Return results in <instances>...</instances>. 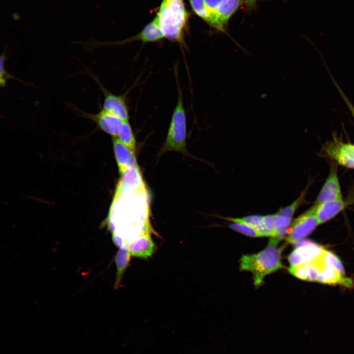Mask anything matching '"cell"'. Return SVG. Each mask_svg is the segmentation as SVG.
Instances as JSON below:
<instances>
[{"label": "cell", "instance_id": "obj_1", "mask_svg": "<svg viewBox=\"0 0 354 354\" xmlns=\"http://www.w3.org/2000/svg\"><path fill=\"white\" fill-rule=\"evenodd\" d=\"M156 16L164 37L185 45L189 13L184 0H162Z\"/></svg>", "mask_w": 354, "mask_h": 354}, {"label": "cell", "instance_id": "obj_2", "mask_svg": "<svg viewBox=\"0 0 354 354\" xmlns=\"http://www.w3.org/2000/svg\"><path fill=\"white\" fill-rule=\"evenodd\" d=\"M279 242L272 237L268 246L262 251L256 254L243 255L241 258L240 269L252 273L255 286L260 285L266 275L282 268L281 251L277 247Z\"/></svg>", "mask_w": 354, "mask_h": 354}, {"label": "cell", "instance_id": "obj_3", "mask_svg": "<svg viewBox=\"0 0 354 354\" xmlns=\"http://www.w3.org/2000/svg\"><path fill=\"white\" fill-rule=\"evenodd\" d=\"M186 119L182 93L178 89L177 105L174 110L163 151L184 153L186 146Z\"/></svg>", "mask_w": 354, "mask_h": 354}, {"label": "cell", "instance_id": "obj_4", "mask_svg": "<svg viewBox=\"0 0 354 354\" xmlns=\"http://www.w3.org/2000/svg\"><path fill=\"white\" fill-rule=\"evenodd\" d=\"M164 38L159 25L157 17L154 18L138 34L128 38L113 42H93L87 43L88 48L89 49L101 47L104 46L122 45L133 41L140 40L143 43L155 42L162 40Z\"/></svg>", "mask_w": 354, "mask_h": 354}, {"label": "cell", "instance_id": "obj_5", "mask_svg": "<svg viewBox=\"0 0 354 354\" xmlns=\"http://www.w3.org/2000/svg\"><path fill=\"white\" fill-rule=\"evenodd\" d=\"M89 75L103 93L102 109L122 121L128 120L129 111L126 101V93L116 95L112 93L103 86L98 77L90 73Z\"/></svg>", "mask_w": 354, "mask_h": 354}, {"label": "cell", "instance_id": "obj_6", "mask_svg": "<svg viewBox=\"0 0 354 354\" xmlns=\"http://www.w3.org/2000/svg\"><path fill=\"white\" fill-rule=\"evenodd\" d=\"M315 207L297 217L292 223L287 237L288 242L295 244L309 235L319 225L315 215Z\"/></svg>", "mask_w": 354, "mask_h": 354}, {"label": "cell", "instance_id": "obj_7", "mask_svg": "<svg viewBox=\"0 0 354 354\" xmlns=\"http://www.w3.org/2000/svg\"><path fill=\"white\" fill-rule=\"evenodd\" d=\"M121 178L117 185L114 200L127 193L141 192L145 185L138 166L130 168L120 174Z\"/></svg>", "mask_w": 354, "mask_h": 354}, {"label": "cell", "instance_id": "obj_8", "mask_svg": "<svg viewBox=\"0 0 354 354\" xmlns=\"http://www.w3.org/2000/svg\"><path fill=\"white\" fill-rule=\"evenodd\" d=\"M325 250L322 246L311 241H302L288 257L291 266L312 262L319 258Z\"/></svg>", "mask_w": 354, "mask_h": 354}, {"label": "cell", "instance_id": "obj_9", "mask_svg": "<svg viewBox=\"0 0 354 354\" xmlns=\"http://www.w3.org/2000/svg\"><path fill=\"white\" fill-rule=\"evenodd\" d=\"M73 107L82 117L95 123L98 129L112 137H117L118 128L122 120L102 109L96 114H91L84 112L75 106Z\"/></svg>", "mask_w": 354, "mask_h": 354}, {"label": "cell", "instance_id": "obj_10", "mask_svg": "<svg viewBox=\"0 0 354 354\" xmlns=\"http://www.w3.org/2000/svg\"><path fill=\"white\" fill-rule=\"evenodd\" d=\"M324 150L339 164L354 169V145L339 142L334 138L325 146Z\"/></svg>", "mask_w": 354, "mask_h": 354}, {"label": "cell", "instance_id": "obj_11", "mask_svg": "<svg viewBox=\"0 0 354 354\" xmlns=\"http://www.w3.org/2000/svg\"><path fill=\"white\" fill-rule=\"evenodd\" d=\"M342 192L338 179L337 167L331 165L329 175L318 196L314 205L335 200H342Z\"/></svg>", "mask_w": 354, "mask_h": 354}, {"label": "cell", "instance_id": "obj_12", "mask_svg": "<svg viewBox=\"0 0 354 354\" xmlns=\"http://www.w3.org/2000/svg\"><path fill=\"white\" fill-rule=\"evenodd\" d=\"M145 231L129 245L131 256L147 259L154 252L155 244L149 232V226L147 223Z\"/></svg>", "mask_w": 354, "mask_h": 354}, {"label": "cell", "instance_id": "obj_13", "mask_svg": "<svg viewBox=\"0 0 354 354\" xmlns=\"http://www.w3.org/2000/svg\"><path fill=\"white\" fill-rule=\"evenodd\" d=\"M321 256L316 260L319 267L316 282L330 285L340 284L346 287L353 286V282L351 279L335 269L325 266L321 260Z\"/></svg>", "mask_w": 354, "mask_h": 354}, {"label": "cell", "instance_id": "obj_14", "mask_svg": "<svg viewBox=\"0 0 354 354\" xmlns=\"http://www.w3.org/2000/svg\"><path fill=\"white\" fill-rule=\"evenodd\" d=\"M114 152L119 174L127 169L138 166L134 152L124 145L117 137H112Z\"/></svg>", "mask_w": 354, "mask_h": 354}, {"label": "cell", "instance_id": "obj_15", "mask_svg": "<svg viewBox=\"0 0 354 354\" xmlns=\"http://www.w3.org/2000/svg\"><path fill=\"white\" fill-rule=\"evenodd\" d=\"M244 4V0H222L216 10L218 31L226 33L229 20Z\"/></svg>", "mask_w": 354, "mask_h": 354}, {"label": "cell", "instance_id": "obj_16", "mask_svg": "<svg viewBox=\"0 0 354 354\" xmlns=\"http://www.w3.org/2000/svg\"><path fill=\"white\" fill-rule=\"evenodd\" d=\"M348 203L343 200L327 201L321 203L315 207V215L319 224L324 223L337 215L344 209Z\"/></svg>", "mask_w": 354, "mask_h": 354}, {"label": "cell", "instance_id": "obj_17", "mask_svg": "<svg viewBox=\"0 0 354 354\" xmlns=\"http://www.w3.org/2000/svg\"><path fill=\"white\" fill-rule=\"evenodd\" d=\"M129 245L127 243L124 242L119 247L115 256V260L117 269L114 286L115 289H117L119 287L123 274L129 264L131 255L129 252Z\"/></svg>", "mask_w": 354, "mask_h": 354}, {"label": "cell", "instance_id": "obj_18", "mask_svg": "<svg viewBox=\"0 0 354 354\" xmlns=\"http://www.w3.org/2000/svg\"><path fill=\"white\" fill-rule=\"evenodd\" d=\"M117 137L124 145L135 152L136 140L128 120L121 121Z\"/></svg>", "mask_w": 354, "mask_h": 354}, {"label": "cell", "instance_id": "obj_19", "mask_svg": "<svg viewBox=\"0 0 354 354\" xmlns=\"http://www.w3.org/2000/svg\"><path fill=\"white\" fill-rule=\"evenodd\" d=\"M232 222L241 223L252 226L256 229L263 236H271L270 233L265 228L263 224V216L250 215L242 218L224 217Z\"/></svg>", "mask_w": 354, "mask_h": 354}, {"label": "cell", "instance_id": "obj_20", "mask_svg": "<svg viewBox=\"0 0 354 354\" xmlns=\"http://www.w3.org/2000/svg\"><path fill=\"white\" fill-rule=\"evenodd\" d=\"M321 260L326 266L330 267L343 275H345L344 267L340 259L334 254L325 250L321 255Z\"/></svg>", "mask_w": 354, "mask_h": 354}, {"label": "cell", "instance_id": "obj_21", "mask_svg": "<svg viewBox=\"0 0 354 354\" xmlns=\"http://www.w3.org/2000/svg\"><path fill=\"white\" fill-rule=\"evenodd\" d=\"M308 187L306 186L305 188L302 191L299 196L295 200L291 205L280 209L277 213L287 217L292 218L294 213L297 208L303 204L306 203L305 200V196Z\"/></svg>", "mask_w": 354, "mask_h": 354}, {"label": "cell", "instance_id": "obj_22", "mask_svg": "<svg viewBox=\"0 0 354 354\" xmlns=\"http://www.w3.org/2000/svg\"><path fill=\"white\" fill-rule=\"evenodd\" d=\"M193 11L209 26L210 17L204 0H188Z\"/></svg>", "mask_w": 354, "mask_h": 354}, {"label": "cell", "instance_id": "obj_23", "mask_svg": "<svg viewBox=\"0 0 354 354\" xmlns=\"http://www.w3.org/2000/svg\"><path fill=\"white\" fill-rule=\"evenodd\" d=\"M232 230L251 237H263V235L255 228L249 225L236 222H232L229 225Z\"/></svg>", "mask_w": 354, "mask_h": 354}, {"label": "cell", "instance_id": "obj_24", "mask_svg": "<svg viewBox=\"0 0 354 354\" xmlns=\"http://www.w3.org/2000/svg\"><path fill=\"white\" fill-rule=\"evenodd\" d=\"M210 17L209 26L218 31L216 10L222 0H204Z\"/></svg>", "mask_w": 354, "mask_h": 354}, {"label": "cell", "instance_id": "obj_25", "mask_svg": "<svg viewBox=\"0 0 354 354\" xmlns=\"http://www.w3.org/2000/svg\"><path fill=\"white\" fill-rule=\"evenodd\" d=\"M6 51L0 55V88L5 87L7 81L9 79H15L21 81L15 77L9 74L5 68V62L7 58L6 56Z\"/></svg>", "mask_w": 354, "mask_h": 354}, {"label": "cell", "instance_id": "obj_26", "mask_svg": "<svg viewBox=\"0 0 354 354\" xmlns=\"http://www.w3.org/2000/svg\"><path fill=\"white\" fill-rule=\"evenodd\" d=\"M263 224L265 228L270 233L271 237L275 236L274 214L263 216Z\"/></svg>", "mask_w": 354, "mask_h": 354}, {"label": "cell", "instance_id": "obj_27", "mask_svg": "<svg viewBox=\"0 0 354 354\" xmlns=\"http://www.w3.org/2000/svg\"><path fill=\"white\" fill-rule=\"evenodd\" d=\"M331 78H332V80H333V82H334V84H335L336 87L338 89V91L339 92L341 96H342L343 99L344 100V102H345V103L346 104V105H347V107H348L351 113H352V116H353V118H354V106L352 105V104L351 103V102L348 100V99L347 98V97L345 96V94L343 93V92L342 91V90H341V89L339 88V87L338 85L337 84V83H336V82L333 80V78L332 77H331Z\"/></svg>", "mask_w": 354, "mask_h": 354}, {"label": "cell", "instance_id": "obj_28", "mask_svg": "<svg viewBox=\"0 0 354 354\" xmlns=\"http://www.w3.org/2000/svg\"><path fill=\"white\" fill-rule=\"evenodd\" d=\"M244 2L246 6V9L248 11H251L255 8L257 0H244Z\"/></svg>", "mask_w": 354, "mask_h": 354}]
</instances>
